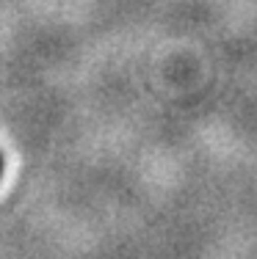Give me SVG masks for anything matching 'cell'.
Masks as SVG:
<instances>
[{"instance_id": "6da1fadb", "label": "cell", "mask_w": 257, "mask_h": 259, "mask_svg": "<svg viewBox=\"0 0 257 259\" xmlns=\"http://www.w3.org/2000/svg\"><path fill=\"white\" fill-rule=\"evenodd\" d=\"M0 168H3V163H0Z\"/></svg>"}]
</instances>
